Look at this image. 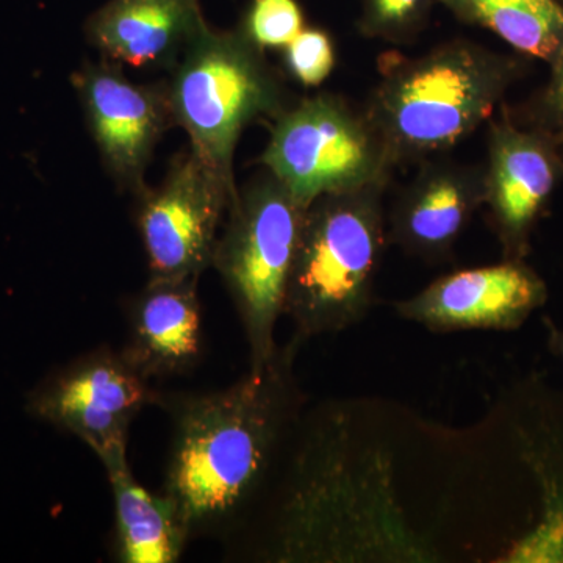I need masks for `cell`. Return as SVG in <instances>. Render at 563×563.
I'll return each instance as SVG.
<instances>
[{"label": "cell", "instance_id": "obj_17", "mask_svg": "<svg viewBox=\"0 0 563 563\" xmlns=\"http://www.w3.org/2000/svg\"><path fill=\"white\" fill-rule=\"evenodd\" d=\"M455 16L506 41L518 55L550 63L563 47L559 0H437Z\"/></svg>", "mask_w": 563, "mask_h": 563}, {"label": "cell", "instance_id": "obj_12", "mask_svg": "<svg viewBox=\"0 0 563 563\" xmlns=\"http://www.w3.org/2000/svg\"><path fill=\"white\" fill-rule=\"evenodd\" d=\"M547 282L526 261L462 269L395 303L404 320L437 333L517 331L548 301Z\"/></svg>", "mask_w": 563, "mask_h": 563}, {"label": "cell", "instance_id": "obj_23", "mask_svg": "<svg viewBox=\"0 0 563 563\" xmlns=\"http://www.w3.org/2000/svg\"><path fill=\"white\" fill-rule=\"evenodd\" d=\"M559 2H561V3H562V5H563V0H559Z\"/></svg>", "mask_w": 563, "mask_h": 563}, {"label": "cell", "instance_id": "obj_4", "mask_svg": "<svg viewBox=\"0 0 563 563\" xmlns=\"http://www.w3.org/2000/svg\"><path fill=\"white\" fill-rule=\"evenodd\" d=\"M165 84L174 124L187 132L190 150L235 188L233 154L244 129L290 106L265 51L240 27L218 32L207 25Z\"/></svg>", "mask_w": 563, "mask_h": 563}, {"label": "cell", "instance_id": "obj_8", "mask_svg": "<svg viewBox=\"0 0 563 563\" xmlns=\"http://www.w3.org/2000/svg\"><path fill=\"white\" fill-rule=\"evenodd\" d=\"M154 391L120 351L101 346L41 380L25 407L36 420L76 435L102 463L128 454L129 429L152 406Z\"/></svg>", "mask_w": 563, "mask_h": 563}, {"label": "cell", "instance_id": "obj_6", "mask_svg": "<svg viewBox=\"0 0 563 563\" xmlns=\"http://www.w3.org/2000/svg\"><path fill=\"white\" fill-rule=\"evenodd\" d=\"M261 163L306 209L324 195L390 185L396 169L366 110L333 92L277 114Z\"/></svg>", "mask_w": 563, "mask_h": 563}, {"label": "cell", "instance_id": "obj_13", "mask_svg": "<svg viewBox=\"0 0 563 563\" xmlns=\"http://www.w3.org/2000/svg\"><path fill=\"white\" fill-rule=\"evenodd\" d=\"M484 202V165L428 158L393 202L388 242L426 263L450 262Z\"/></svg>", "mask_w": 563, "mask_h": 563}, {"label": "cell", "instance_id": "obj_18", "mask_svg": "<svg viewBox=\"0 0 563 563\" xmlns=\"http://www.w3.org/2000/svg\"><path fill=\"white\" fill-rule=\"evenodd\" d=\"M437 0H362L358 31L366 38L409 44L428 24Z\"/></svg>", "mask_w": 563, "mask_h": 563}, {"label": "cell", "instance_id": "obj_2", "mask_svg": "<svg viewBox=\"0 0 563 563\" xmlns=\"http://www.w3.org/2000/svg\"><path fill=\"white\" fill-rule=\"evenodd\" d=\"M528 58L454 40L418 57L385 54L365 107L395 168L421 163L468 139L501 109Z\"/></svg>", "mask_w": 563, "mask_h": 563}, {"label": "cell", "instance_id": "obj_21", "mask_svg": "<svg viewBox=\"0 0 563 563\" xmlns=\"http://www.w3.org/2000/svg\"><path fill=\"white\" fill-rule=\"evenodd\" d=\"M335 62V46L331 35L321 29H303L285 47L287 68L303 87H320L331 76Z\"/></svg>", "mask_w": 563, "mask_h": 563}, {"label": "cell", "instance_id": "obj_14", "mask_svg": "<svg viewBox=\"0 0 563 563\" xmlns=\"http://www.w3.org/2000/svg\"><path fill=\"white\" fill-rule=\"evenodd\" d=\"M199 277L147 280L128 306L121 355L146 383L187 376L203 357Z\"/></svg>", "mask_w": 563, "mask_h": 563}, {"label": "cell", "instance_id": "obj_7", "mask_svg": "<svg viewBox=\"0 0 563 563\" xmlns=\"http://www.w3.org/2000/svg\"><path fill=\"white\" fill-rule=\"evenodd\" d=\"M506 554L563 562V393L542 380L517 388L506 412Z\"/></svg>", "mask_w": 563, "mask_h": 563}, {"label": "cell", "instance_id": "obj_22", "mask_svg": "<svg viewBox=\"0 0 563 563\" xmlns=\"http://www.w3.org/2000/svg\"><path fill=\"white\" fill-rule=\"evenodd\" d=\"M544 331L548 336V347L553 352L554 357L563 363V329L555 324L550 317L543 318Z\"/></svg>", "mask_w": 563, "mask_h": 563}, {"label": "cell", "instance_id": "obj_5", "mask_svg": "<svg viewBox=\"0 0 563 563\" xmlns=\"http://www.w3.org/2000/svg\"><path fill=\"white\" fill-rule=\"evenodd\" d=\"M306 210L263 168L236 191L218 236L211 268L220 274L239 313L250 368L265 365L277 350V322L284 314Z\"/></svg>", "mask_w": 563, "mask_h": 563}, {"label": "cell", "instance_id": "obj_19", "mask_svg": "<svg viewBox=\"0 0 563 563\" xmlns=\"http://www.w3.org/2000/svg\"><path fill=\"white\" fill-rule=\"evenodd\" d=\"M240 29L263 51L287 47L303 31V13L296 0H252Z\"/></svg>", "mask_w": 563, "mask_h": 563}, {"label": "cell", "instance_id": "obj_16", "mask_svg": "<svg viewBox=\"0 0 563 563\" xmlns=\"http://www.w3.org/2000/svg\"><path fill=\"white\" fill-rule=\"evenodd\" d=\"M114 501V561L121 563H176L190 539L163 493L146 490L133 477L128 454L102 462Z\"/></svg>", "mask_w": 563, "mask_h": 563}, {"label": "cell", "instance_id": "obj_11", "mask_svg": "<svg viewBox=\"0 0 563 563\" xmlns=\"http://www.w3.org/2000/svg\"><path fill=\"white\" fill-rule=\"evenodd\" d=\"M73 81L111 179L140 196L155 146L174 125L166 84H135L109 60L85 63Z\"/></svg>", "mask_w": 563, "mask_h": 563}, {"label": "cell", "instance_id": "obj_20", "mask_svg": "<svg viewBox=\"0 0 563 563\" xmlns=\"http://www.w3.org/2000/svg\"><path fill=\"white\" fill-rule=\"evenodd\" d=\"M548 65L547 81L510 113L515 120L547 132L563 147V47Z\"/></svg>", "mask_w": 563, "mask_h": 563}, {"label": "cell", "instance_id": "obj_10", "mask_svg": "<svg viewBox=\"0 0 563 563\" xmlns=\"http://www.w3.org/2000/svg\"><path fill=\"white\" fill-rule=\"evenodd\" d=\"M484 172V207L503 258L526 261L533 232L563 184V147L501 106L488 125Z\"/></svg>", "mask_w": 563, "mask_h": 563}, {"label": "cell", "instance_id": "obj_1", "mask_svg": "<svg viewBox=\"0 0 563 563\" xmlns=\"http://www.w3.org/2000/svg\"><path fill=\"white\" fill-rule=\"evenodd\" d=\"M292 339L265 365L213 391H154L172 442L162 493L188 539H235L261 506L301 428L303 393Z\"/></svg>", "mask_w": 563, "mask_h": 563}, {"label": "cell", "instance_id": "obj_9", "mask_svg": "<svg viewBox=\"0 0 563 563\" xmlns=\"http://www.w3.org/2000/svg\"><path fill=\"white\" fill-rule=\"evenodd\" d=\"M236 191L188 147L161 187L141 192L136 222L150 280L201 279Z\"/></svg>", "mask_w": 563, "mask_h": 563}, {"label": "cell", "instance_id": "obj_3", "mask_svg": "<svg viewBox=\"0 0 563 563\" xmlns=\"http://www.w3.org/2000/svg\"><path fill=\"white\" fill-rule=\"evenodd\" d=\"M387 188L333 192L307 207L284 306L296 342L346 331L372 310L388 244Z\"/></svg>", "mask_w": 563, "mask_h": 563}, {"label": "cell", "instance_id": "obj_15", "mask_svg": "<svg viewBox=\"0 0 563 563\" xmlns=\"http://www.w3.org/2000/svg\"><path fill=\"white\" fill-rule=\"evenodd\" d=\"M207 25L199 0H110L85 32L103 60L172 70Z\"/></svg>", "mask_w": 563, "mask_h": 563}]
</instances>
